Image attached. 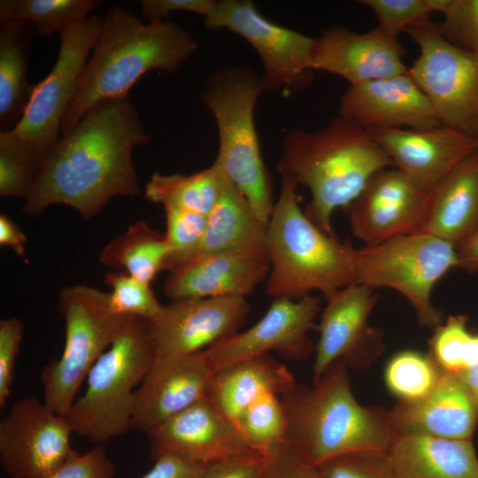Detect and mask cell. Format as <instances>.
<instances>
[{
  "label": "cell",
  "instance_id": "obj_44",
  "mask_svg": "<svg viewBox=\"0 0 478 478\" xmlns=\"http://www.w3.org/2000/svg\"><path fill=\"white\" fill-rule=\"evenodd\" d=\"M258 478H324L318 467L300 459L287 445L265 459Z\"/></svg>",
  "mask_w": 478,
  "mask_h": 478
},
{
  "label": "cell",
  "instance_id": "obj_5",
  "mask_svg": "<svg viewBox=\"0 0 478 478\" xmlns=\"http://www.w3.org/2000/svg\"><path fill=\"white\" fill-rule=\"evenodd\" d=\"M297 184L281 177L267 222L270 272L266 293L274 299L298 300L319 291L327 298L356 283L354 247L322 231L299 205Z\"/></svg>",
  "mask_w": 478,
  "mask_h": 478
},
{
  "label": "cell",
  "instance_id": "obj_16",
  "mask_svg": "<svg viewBox=\"0 0 478 478\" xmlns=\"http://www.w3.org/2000/svg\"><path fill=\"white\" fill-rule=\"evenodd\" d=\"M251 305L244 297H208L171 302L147 320L156 357L203 351L235 335Z\"/></svg>",
  "mask_w": 478,
  "mask_h": 478
},
{
  "label": "cell",
  "instance_id": "obj_23",
  "mask_svg": "<svg viewBox=\"0 0 478 478\" xmlns=\"http://www.w3.org/2000/svg\"><path fill=\"white\" fill-rule=\"evenodd\" d=\"M268 254L221 252L199 255L171 272L164 283L172 302L208 297H244L270 272Z\"/></svg>",
  "mask_w": 478,
  "mask_h": 478
},
{
  "label": "cell",
  "instance_id": "obj_12",
  "mask_svg": "<svg viewBox=\"0 0 478 478\" xmlns=\"http://www.w3.org/2000/svg\"><path fill=\"white\" fill-rule=\"evenodd\" d=\"M103 17L90 15L59 33L57 61L35 86L24 115L12 131L47 152L60 138V126L98 40Z\"/></svg>",
  "mask_w": 478,
  "mask_h": 478
},
{
  "label": "cell",
  "instance_id": "obj_50",
  "mask_svg": "<svg viewBox=\"0 0 478 478\" xmlns=\"http://www.w3.org/2000/svg\"><path fill=\"white\" fill-rule=\"evenodd\" d=\"M454 375L466 389L478 408V363L454 374Z\"/></svg>",
  "mask_w": 478,
  "mask_h": 478
},
{
  "label": "cell",
  "instance_id": "obj_22",
  "mask_svg": "<svg viewBox=\"0 0 478 478\" xmlns=\"http://www.w3.org/2000/svg\"><path fill=\"white\" fill-rule=\"evenodd\" d=\"M369 131L393 166L428 193L465 158L478 150V141L444 126Z\"/></svg>",
  "mask_w": 478,
  "mask_h": 478
},
{
  "label": "cell",
  "instance_id": "obj_45",
  "mask_svg": "<svg viewBox=\"0 0 478 478\" xmlns=\"http://www.w3.org/2000/svg\"><path fill=\"white\" fill-rule=\"evenodd\" d=\"M265 459L251 453L205 465L200 478H258Z\"/></svg>",
  "mask_w": 478,
  "mask_h": 478
},
{
  "label": "cell",
  "instance_id": "obj_9",
  "mask_svg": "<svg viewBox=\"0 0 478 478\" xmlns=\"http://www.w3.org/2000/svg\"><path fill=\"white\" fill-rule=\"evenodd\" d=\"M58 309L65 320V345L59 358L43 367L40 380L43 403L54 412L66 415L89 372L130 316L112 310L109 293L86 285L63 289Z\"/></svg>",
  "mask_w": 478,
  "mask_h": 478
},
{
  "label": "cell",
  "instance_id": "obj_32",
  "mask_svg": "<svg viewBox=\"0 0 478 478\" xmlns=\"http://www.w3.org/2000/svg\"><path fill=\"white\" fill-rule=\"evenodd\" d=\"M103 4L100 0H1L0 23L30 24L42 36L60 33Z\"/></svg>",
  "mask_w": 478,
  "mask_h": 478
},
{
  "label": "cell",
  "instance_id": "obj_11",
  "mask_svg": "<svg viewBox=\"0 0 478 478\" xmlns=\"http://www.w3.org/2000/svg\"><path fill=\"white\" fill-rule=\"evenodd\" d=\"M204 24L209 30L228 29L251 45L263 64L264 92H296L312 82L314 38L272 22L252 1H217Z\"/></svg>",
  "mask_w": 478,
  "mask_h": 478
},
{
  "label": "cell",
  "instance_id": "obj_31",
  "mask_svg": "<svg viewBox=\"0 0 478 478\" xmlns=\"http://www.w3.org/2000/svg\"><path fill=\"white\" fill-rule=\"evenodd\" d=\"M168 254L165 235L137 220L102 251L100 262L150 284Z\"/></svg>",
  "mask_w": 478,
  "mask_h": 478
},
{
  "label": "cell",
  "instance_id": "obj_36",
  "mask_svg": "<svg viewBox=\"0 0 478 478\" xmlns=\"http://www.w3.org/2000/svg\"><path fill=\"white\" fill-rule=\"evenodd\" d=\"M467 320L466 315L450 316L428 341V354L445 373L454 374L478 363V335L468 330Z\"/></svg>",
  "mask_w": 478,
  "mask_h": 478
},
{
  "label": "cell",
  "instance_id": "obj_24",
  "mask_svg": "<svg viewBox=\"0 0 478 478\" xmlns=\"http://www.w3.org/2000/svg\"><path fill=\"white\" fill-rule=\"evenodd\" d=\"M389 417L397 436L420 434L472 439L478 425V408L458 378L444 373L428 396L417 401H397Z\"/></svg>",
  "mask_w": 478,
  "mask_h": 478
},
{
  "label": "cell",
  "instance_id": "obj_40",
  "mask_svg": "<svg viewBox=\"0 0 478 478\" xmlns=\"http://www.w3.org/2000/svg\"><path fill=\"white\" fill-rule=\"evenodd\" d=\"M370 8L381 29L394 36L428 19L432 13L428 0H362Z\"/></svg>",
  "mask_w": 478,
  "mask_h": 478
},
{
  "label": "cell",
  "instance_id": "obj_3",
  "mask_svg": "<svg viewBox=\"0 0 478 478\" xmlns=\"http://www.w3.org/2000/svg\"><path fill=\"white\" fill-rule=\"evenodd\" d=\"M391 166L370 131L340 115L315 132L289 131L277 164L281 177L310 190L305 212L331 235L334 212L349 206L375 173Z\"/></svg>",
  "mask_w": 478,
  "mask_h": 478
},
{
  "label": "cell",
  "instance_id": "obj_49",
  "mask_svg": "<svg viewBox=\"0 0 478 478\" xmlns=\"http://www.w3.org/2000/svg\"><path fill=\"white\" fill-rule=\"evenodd\" d=\"M458 267L468 273L478 272V233L456 247Z\"/></svg>",
  "mask_w": 478,
  "mask_h": 478
},
{
  "label": "cell",
  "instance_id": "obj_43",
  "mask_svg": "<svg viewBox=\"0 0 478 478\" xmlns=\"http://www.w3.org/2000/svg\"><path fill=\"white\" fill-rule=\"evenodd\" d=\"M23 336V324L16 318L0 321V407L12 393L13 370Z\"/></svg>",
  "mask_w": 478,
  "mask_h": 478
},
{
  "label": "cell",
  "instance_id": "obj_7",
  "mask_svg": "<svg viewBox=\"0 0 478 478\" xmlns=\"http://www.w3.org/2000/svg\"><path fill=\"white\" fill-rule=\"evenodd\" d=\"M155 359L147 320L129 317L89 372L84 394L66 414L73 432L102 443L132 428L135 389Z\"/></svg>",
  "mask_w": 478,
  "mask_h": 478
},
{
  "label": "cell",
  "instance_id": "obj_21",
  "mask_svg": "<svg viewBox=\"0 0 478 478\" xmlns=\"http://www.w3.org/2000/svg\"><path fill=\"white\" fill-rule=\"evenodd\" d=\"M339 115L367 130L442 126L408 73L351 85L340 96Z\"/></svg>",
  "mask_w": 478,
  "mask_h": 478
},
{
  "label": "cell",
  "instance_id": "obj_29",
  "mask_svg": "<svg viewBox=\"0 0 478 478\" xmlns=\"http://www.w3.org/2000/svg\"><path fill=\"white\" fill-rule=\"evenodd\" d=\"M32 37L28 23H0L1 131L12 130L19 124L35 88L27 80Z\"/></svg>",
  "mask_w": 478,
  "mask_h": 478
},
{
  "label": "cell",
  "instance_id": "obj_37",
  "mask_svg": "<svg viewBox=\"0 0 478 478\" xmlns=\"http://www.w3.org/2000/svg\"><path fill=\"white\" fill-rule=\"evenodd\" d=\"M168 254L163 270L173 272L193 259L202 244L207 216L194 212L165 207Z\"/></svg>",
  "mask_w": 478,
  "mask_h": 478
},
{
  "label": "cell",
  "instance_id": "obj_19",
  "mask_svg": "<svg viewBox=\"0 0 478 478\" xmlns=\"http://www.w3.org/2000/svg\"><path fill=\"white\" fill-rule=\"evenodd\" d=\"M214 374L206 351L156 357L135 393L132 428L148 434L205 397Z\"/></svg>",
  "mask_w": 478,
  "mask_h": 478
},
{
  "label": "cell",
  "instance_id": "obj_20",
  "mask_svg": "<svg viewBox=\"0 0 478 478\" xmlns=\"http://www.w3.org/2000/svg\"><path fill=\"white\" fill-rule=\"evenodd\" d=\"M405 55L397 36L378 27L357 33L343 26H335L314 38L312 67L357 85L407 73Z\"/></svg>",
  "mask_w": 478,
  "mask_h": 478
},
{
  "label": "cell",
  "instance_id": "obj_15",
  "mask_svg": "<svg viewBox=\"0 0 478 478\" xmlns=\"http://www.w3.org/2000/svg\"><path fill=\"white\" fill-rule=\"evenodd\" d=\"M320 302L312 295L298 300L274 299L252 327L205 350L214 371L271 351L289 359L306 358L315 349L308 334Z\"/></svg>",
  "mask_w": 478,
  "mask_h": 478
},
{
  "label": "cell",
  "instance_id": "obj_13",
  "mask_svg": "<svg viewBox=\"0 0 478 478\" xmlns=\"http://www.w3.org/2000/svg\"><path fill=\"white\" fill-rule=\"evenodd\" d=\"M66 415L35 397L16 401L0 421V462L11 478H36L55 468L74 450Z\"/></svg>",
  "mask_w": 478,
  "mask_h": 478
},
{
  "label": "cell",
  "instance_id": "obj_35",
  "mask_svg": "<svg viewBox=\"0 0 478 478\" xmlns=\"http://www.w3.org/2000/svg\"><path fill=\"white\" fill-rule=\"evenodd\" d=\"M249 447L264 459L287 445V421L281 398L266 395L251 405L237 422Z\"/></svg>",
  "mask_w": 478,
  "mask_h": 478
},
{
  "label": "cell",
  "instance_id": "obj_42",
  "mask_svg": "<svg viewBox=\"0 0 478 478\" xmlns=\"http://www.w3.org/2000/svg\"><path fill=\"white\" fill-rule=\"evenodd\" d=\"M115 472V464L97 444L84 453L74 450L55 468L36 478H113Z\"/></svg>",
  "mask_w": 478,
  "mask_h": 478
},
{
  "label": "cell",
  "instance_id": "obj_27",
  "mask_svg": "<svg viewBox=\"0 0 478 478\" xmlns=\"http://www.w3.org/2000/svg\"><path fill=\"white\" fill-rule=\"evenodd\" d=\"M388 455L395 478H478L472 439L397 436Z\"/></svg>",
  "mask_w": 478,
  "mask_h": 478
},
{
  "label": "cell",
  "instance_id": "obj_4",
  "mask_svg": "<svg viewBox=\"0 0 478 478\" xmlns=\"http://www.w3.org/2000/svg\"><path fill=\"white\" fill-rule=\"evenodd\" d=\"M281 398L287 446L312 466L354 451L388 453L397 438L389 411L356 400L343 360L334 362L312 386L296 383Z\"/></svg>",
  "mask_w": 478,
  "mask_h": 478
},
{
  "label": "cell",
  "instance_id": "obj_51",
  "mask_svg": "<svg viewBox=\"0 0 478 478\" xmlns=\"http://www.w3.org/2000/svg\"><path fill=\"white\" fill-rule=\"evenodd\" d=\"M9 478H11V477H9Z\"/></svg>",
  "mask_w": 478,
  "mask_h": 478
},
{
  "label": "cell",
  "instance_id": "obj_33",
  "mask_svg": "<svg viewBox=\"0 0 478 478\" xmlns=\"http://www.w3.org/2000/svg\"><path fill=\"white\" fill-rule=\"evenodd\" d=\"M45 151L12 131H0V195L25 200L32 193Z\"/></svg>",
  "mask_w": 478,
  "mask_h": 478
},
{
  "label": "cell",
  "instance_id": "obj_10",
  "mask_svg": "<svg viewBox=\"0 0 478 478\" xmlns=\"http://www.w3.org/2000/svg\"><path fill=\"white\" fill-rule=\"evenodd\" d=\"M405 33L420 48L407 73L440 124L478 141V55L448 41L429 18Z\"/></svg>",
  "mask_w": 478,
  "mask_h": 478
},
{
  "label": "cell",
  "instance_id": "obj_18",
  "mask_svg": "<svg viewBox=\"0 0 478 478\" xmlns=\"http://www.w3.org/2000/svg\"><path fill=\"white\" fill-rule=\"evenodd\" d=\"M152 459L173 455L208 465L257 453L246 443L238 427L207 398L170 417L147 434Z\"/></svg>",
  "mask_w": 478,
  "mask_h": 478
},
{
  "label": "cell",
  "instance_id": "obj_30",
  "mask_svg": "<svg viewBox=\"0 0 478 478\" xmlns=\"http://www.w3.org/2000/svg\"><path fill=\"white\" fill-rule=\"evenodd\" d=\"M227 174L217 161L192 174L152 173L144 191L145 197L161 204L208 216L221 195Z\"/></svg>",
  "mask_w": 478,
  "mask_h": 478
},
{
  "label": "cell",
  "instance_id": "obj_2",
  "mask_svg": "<svg viewBox=\"0 0 478 478\" xmlns=\"http://www.w3.org/2000/svg\"><path fill=\"white\" fill-rule=\"evenodd\" d=\"M198 50L197 40L170 20L143 23L115 5L104 17L98 40L60 126L69 133L94 106L128 95L147 72L174 73Z\"/></svg>",
  "mask_w": 478,
  "mask_h": 478
},
{
  "label": "cell",
  "instance_id": "obj_6",
  "mask_svg": "<svg viewBox=\"0 0 478 478\" xmlns=\"http://www.w3.org/2000/svg\"><path fill=\"white\" fill-rule=\"evenodd\" d=\"M263 92L261 76L254 69L228 65L210 75L200 97L218 129L215 161L267 224L275 201L254 122L255 106Z\"/></svg>",
  "mask_w": 478,
  "mask_h": 478
},
{
  "label": "cell",
  "instance_id": "obj_25",
  "mask_svg": "<svg viewBox=\"0 0 478 478\" xmlns=\"http://www.w3.org/2000/svg\"><path fill=\"white\" fill-rule=\"evenodd\" d=\"M420 232L436 235L455 247L478 233V150L429 193Z\"/></svg>",
  "mask_w": 478,
  "mask_h": 478
},
{
  "label": "cell",
  "instance_id": "obj_17",
  "mask_svg": "<svg viewBox=\"0 0 478 478\" xmlns=\"http://www.w3.org/2000/svg\"><path fill=\"white\" fill-rule=\"evenodd\" d=\"M429 193L397 168L375 173L344 210L353 235L366 245L420 232Z\"/></svg>",
  "mask_w": 478,
  "mask_h": 478
},
{
  "label": "cell",
  "instance_id": "obj_48",
  "mask_svg": "<svg viewBox=\"0 0 478 478\" xmlns=\"http://www.w3.org/2000/svg\"><path fill=\"white\" fill-rule=\"evenodd\" d=\"M27 237L6 214L0 215V244L12 248L18 255L26 253Z\"/></svg>",
  "mask_w": 478,
  "mask_h": 478
},
{
  "label": "cell",
  "instance_id": "obj_47",
  "mask_svg": "<svg viewBox=\"0 0 478 478\" xmlns=\"http://www.w3.org/2000/svg\"><path fill=\"white\" fill-rule=\"evenodd\" d=\"M153 461V466L140 478H200L205 466L173 455H161Z\"/></svg>",
  "mask_w": 478,
  "mask_h": 478
},
{
  "label": "cell",
  "instance_id": "obj_8",
  "mask_svg": "<svg viewBox=\"0 0 478 478\" xmlns=\"http://www.w3.org/2000/svg\"><path fill=\"white\" fill-rule=\"evenodd\" d=\"M353 267L356 283L392 289L404 296L420 325L434 330L443 323V312L431 296L436 284L458 267L453 244L425 232L407 234L354 249Z\"/></svg>",
  "mask_w": 478,
  "mask_h": 478
},
{
  "label": "cell",
  "instance_id": "obj_41",
  "mask_svg": "<svg viewBox=\"0 0 478 478\" xmlns=\"http://www.w3.org/2000/svg\"><path fill=\"white\" fill-rule=\"evenodd\" d=\"M438 24L451 42L478 55V0H451Z\"/></svg>",
  "mask_w": 478,
  "mask_h": 478
},
{
  "label": "cell",
  "instance_id": "obj_28",
  "mask_svg": "<svg viewBox=\"0 0 478 478\" xmlns=\"http://www.w3.org/2000/svg\"><path fill=\"white\" fill-rule=\"evenodd\" d=\"M221 252L268 254L267 224L258 219L247 198L228 177L219 201L207 216L204 236L197 256Z\"/></svg>",
  "mask_w": 478,
  "mask_h": 478
},
{
  "label": "cell",
  "instance_id": "obj_46",
  "mask_svg": "<svg viewBox=\"0 0 478 478\" xmlns=\"http://www.w3.org/2000/svg\"><path fill=\"white\" fill-rule=\"evenodd\" d=\"M214 0H143L141 12L149 20L169 17L176 12H193L206 18L214 8Z\"/></svg>",
  "mask_w": 478,
  "mask_h": 478
},
{
  "label": "cell",
  "instance_id": "obj_39",
  "mask_svg": "<svg viewBox=\"0 0 478 478\" xmlns=\"http://www.w3.org/2000/svg\"><path fill=\"white\" fill-rule=\"evenodd\" d=\"M317 467L324 478H395L389 457L382 451L345 453Z\"/></svg>",
  "mask_w": 478,
  "mask_h": 478
},
{
  "label": "cell",
  "instance_id": "obj_14",
  "mask_svg": "<svg viewBox=\"0 0 478 478\" xmlns=\"http://www.w3.org/2000/svg\"><path fill=\"white\" fill-rule=\"evenodd\" d=\"M326 299L319 324L312 382L336 360H343L348 367L366 370L384 350L382 331L368 323L377 301L372 289L353 283Z\"/></svg>",
  "mask_w": 478,
  "mask_h": 478
},
{
  "label": "cell",
  "instance_id": "obj_26",
  "mask_svg": "<svg viewBox=\"0 0 478 478\" xmlns=\"http://www.w3.org/2000/svg\"><path fill=\"white\" fill-rule=\"evenodd\" d=\"M296 383L288 367L268 353L215 372L206 397L237 426L255 401L270 394L281 397Z\"/></svg>",
  "mask_w": 478,
  "mask_h": 478
},
{
  "label": "cell",
  "instance_id": "obj_1",
  "mask_svg": "<svg viewBox=\"0 0 478 478\" xmlns=\"http://www.w3.org/2000/svg\"><path fill=\"white\" fill-rule=\"evenodd\" d=\"M150 138L128 96L101 102L45 153L23 211L60 204L89 220L114 197L138 195L132 153Z\"/></svg>",
  "mask_w": 478,
  "mask_h": 478
},
{
  "label": "cell",
  "instance_id": "obj_34",
  "mask_svg": "<svg viewBox=\"0 0 478 478\" xmlns=\"http://www.w3.org/2000/svg\"><path fill=\"white\" fill-rule=\"evenodd\" d=\"M444 373L429 354L407 350L394 354L387 362L384 382L398 401L412 402L428 396Z\"/></svg>",
  "mask_w": 478,
  "mask_h": 478
},
{
  "label": "cell",
  "instance_id": "obj_38",
  "mask_svg": "<svg viewBox=\"0 0 478 478\" xmlns=\"http://www.w3.org/2000/svg\"><path fill=\"white\" fill-rule=\"evenodd\" d=\"M104 282L112 289L109 293L110 306L118 314L150 320L164 306L156 298L150 284L125 272L108 273Z\"/></svg>",
  "mask_w": 478,
  "mask_h": 478
}]
</instances>
